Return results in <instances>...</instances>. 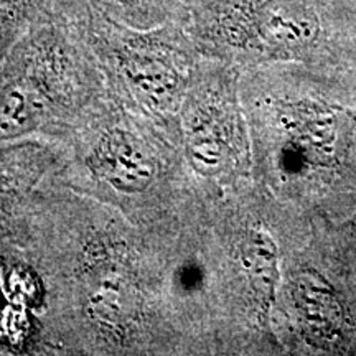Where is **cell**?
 I'll return each mask as SVG.
<instances>
[{
    "label": "cell",
    "instance_id": "cell-1",
    "mask_svg": "<svg viewBox=\"0 0 356 356\" xmlns=\"http://www.w3.org/2000/svg\"><path fill=\"white\" fill-rule=\"evenodd\" d=\"M350 0H181L203 56L231 66L317 63L337 50Z\"/></svg>",
    "mask_w": 356,
    "mask_h": 356
},
{
    "label": "cell",
    "instance_id": "cell-2",
    "mask_svg": "<svg viewBox=\"0 0 356 356\" xmlns=\"http://www.w3.org/2000/svg\"><path fill=\"white\" fill-rule=\"evenodd\" d=\"M88 35L109 95L177 139L178 111L204 60L181 22L132 29L89 0Z\"/></svg>",
    "mask_w": 356,
    "mask_h": 356
},
{
    "label": "cell",
    "instance_id": "cell-3",
    "mask_svg": "<svg viewBox=\"0 0 356 356\" xmlns=\"http://www.w3.org/2000/svg\"><path fill=\"white\" fill-rule=\"evenodd\" d=\"M236 66L207 58L177 115V144L191 175L225 184L249 167V142L236 101Z\"/></svg>",
    "mask_w": 356,
    "mask_h": 356
},
{
    "label": "cell",
    "instance_id": "cell-4",
    "mask_svg": "<svg viewBox=\"0 0 356 356\" xmlns=\"http://www.w3.org/2000/svg\"><path fill=\"white\" fill-rule=\"evenodd\" d=\"M287 304L297 327L315 345L341 343L346 335L343 305L317 270L300 269L289 280Z\"/></svg>",
    "mask_w": 356,
    "mask_h": 356
},
{
    "label": "cell",
    "instance_id": "cell-5",
    "mask_svg": "<svg viewBox=\"0 0 356 356\" xmlns=\"http://www.w3.org/2000/svg\"><path fill=\"white\" fill-rule=\"evenodd\" d=\"M111 19L132 29L149 30L180 20L181 0H91Z\"/></svg>",
    "mask_w": 356,
    "mask_h": 356
}]
</instances>
